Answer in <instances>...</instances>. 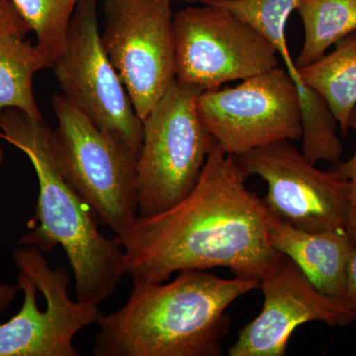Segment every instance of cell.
<instances>
[{
  "mask_svg": "<svg viewBox=\"0 0 356 356\" xmlns=\"http://www.w3.org/2000/svg\"><path fill=\"white\" fill-rule=\"evenodd\" d=\"M235 156L215 144L193 191L170 209L138 217L115 240L133 286L159 284L181 270L228 268L261 281L283 259L271 245L270 211L248 191Z\"/></svg>",
  "mask_w": 356,
  "mask_h": 356,
  "instance_id": "1",
  "label": "cell"
},
{
  "mask_svg": "<svg viewBox=\"0 0 356 356\" xmlns=\"http://www.w3.org/2000/svg\"><path fill=\"white\" fill-rule=\"evenodd\" d=\"M259 281L181 270L172 282L133 286L119 310L102 315L96 356H220L229 334L226 311Z\"/></svg>",
  "mask_w": 356,
  "mask_h": 356,
  "instance_id": "2",
  "label": "cell"
},
{
  "mask_svg": "<svg viewBox=\"0 0 356 356\" xmlns=\"http://www.w3.org/2000/svg\"><path fill=\"white\" fill-rule=\"evenodd\" d=\"M0 138L30 159L39 182L36 212L20 245L51 252L64 248L76 280L77 301L96 305L109 299L127 274L123 248L103 236L88 203L65 177L54 147L53 130L22 110L0 111Z\"/></svg>",
  "mask_w": 356,
  "mask_h": 356,
  "instance_id": "3",
  "label": "cell"
},
{
  "mask_svg": "<svg viewBox=\"0 0 356 356\" xmlns=\"http://www.w3.org/2000/svg\"><path fill=\"white\" fill-rule=\"evenodd\" d=\"M51 107L58 127L54 147L65 177L88 204L100 224L116 235L138 218L139 156L118 136L98 128L64 95Z\"/></svg>",
  "mask_w": 356,
  "mask_h": 356,
  "instance_id": "4",
  "label": "cell"
},
{
  "mask_svg": "<svg viewBox=\"0 0 356 356\" xmlns=\"http://www.w3.org/2000/svg\"><path fill=\"white\" fill-rule=\"evenodd\" d=\"M201 92L175 79L143 121L137 165L138 217L170 209L197 184L216 144L198 116Z\"/></svg>",
  "mask_w": 356,
  "mask_h": 356,
  "instance_id": "5",
  "label": "cell"
},
{
  "mask_svg": "<svg viewBox=\"0 0 356 356\" xmlns=\"http://www.w3.org/2000/svg\"><path fill=\"white\" fill-rule=\"evenodd\" d=\"M175 79L200 91L280 67L273 44L221 7L187 6L173 15Z\"/></svg>",
  "mask_w": 356,
  "mask_h": 356,
  "instance_id": "6",
  "label": "cell"
},
{
  "mask_svg": "<svg viewBox=\"0 0 356 356\" xmlns=\"http://www.w3.org/2000/svg\"><path fill=\"white\" fill-rule=\"evenodd\" d=\"M13 259L24 302L14 317L0 324V356L81 355L74 337L99 321V309L70 300L69 273L51 269L38 248H17Z\"/></svg>",
  "mask_w": 356,
  "mask_h": 356,
  "instance_id": "7",
  "label": "cell"
},
{
  "mask_svg": "<svg viewBox=\"0 0 356 356\" xmlns=\"http://www.w3.org/2000/svg\"><path fill=\"white\" fill-rule=\"evenodd\" d=\"M103 48L144 121L175 81L172 0H105Z\"/></svg>",
  "mask_w": 356,
  "mask_h": 356,
  "instance_id": "8",
  "label": "cell"
},
{
  "mask_svg": "<svg viewBox=\"0 0 356 356\" xmlns=\"http://www.w3.org/2000/svg\"><path fill=\"white\" fill-rule=\"evenodd\" d=\"M197 112L222 151L235 156L280 140H301L298 91L280 67L235 88L203 91Z\"/></svg>",
  "mask_w": 356,
  "mask_h": 356,
  "instance_id": "9",
  "label": "cell"
},
{
  "mask_svg": "<svg viewBox=\"0 0 356 356\" xmlns=\"http://www.w3.org/2000/svg\"><path fill=\"white\" fill-rule=\"evenodd\" d=\"M98 0H81L72 14L64 51L53 63L63 95L98 128L118 136L140 156L143 121L103 48Z\"/></svg>",
  "mask_w": 356,
  "mask_h": 356,
  "instance_id": "10",
  "label": "cell"
},
{
  "mask_svg": "<svg viewBox=\"0 0 356 356\" xmlns=\"http://www.w3.org/2000/svg\"><path fill=\"white\" fill-rule=\"evenodd\" d=\"M236 159L248 177L257 175L266 182L262 201L282 221L311 233L346 232L350 184L334 168L318 170L287 140Z\"/></svg>",
  "mask_w": 356,
  "mask_h": 356,
  "instance_id": "11",
  "label": "cell"
},
{
  "mask_svg": "<svg viewBox=\"0 0 356 356\" xmlns=\"http://www.w3.org/2000/svg\"><path fill=\"white\" fill-rule=\"evenodd\" d=\"M264 302L261 314L238 332L229 356H284L300 325L321 322L344 327L356 320L355 309L327 296L287 257L259 281Z\"/></svg>",
  "mask_w": 356,
  "mask_h": 356,
  "instance_id": "12",
  "label": "cell"
},
{
  "mask_svg": "<svg viewBox=\"0 0 356 356\" xmlns=\"http://www.w3.org/2000/svg\"><path fill=\"white\" fill-rule=\"evenodd\" d=\"M268 236L271 245L289 257L318 290L343 301L348 264L356 247L346 231L311 233L270 212Z\"/></svg>",
  "mask_w": 356,
  "mask_h": 356,
  "instance_id": "13",
  "label": "cell"
},
{
  "mask_svg": "<svg viewBox=\"0 0 356 356\" xmlns=\"http://www.w3.org/2000/svg\"><path fill=\"white\" fill-rule=\"evenodd\" d=\"M31 27L11 0H0V111L22 110L41 118L33 81L53 62L28 36Z\"/></svg>",
  "mask_w": 356,
  "mask_h": 356,
  "instance_id": "14",
  "label": "cell"
},
{
  "mask_svg": "<svg viewBox=\"0 0 356 356\" xmlns=\"http://www.w3.org/2000/svg\"><path fill=\"white\" fill-rule=\"evenodd\" d=\"M298 72L302 83L325 98L346 137L356 105V33L337 41L334 51Z\"/></svg>",
  "mask_w": 356,
  "mask_h": 356,
  "instance_id": "15",
  "label": "cell"
},
{
  "mask_svg": "<svg viewBox=\"0 0 356 356\" xmlns=\"http://www.w3.org/2000/svg\"><path fill=\"white\" fill-rule=\"evenodd\" d=\"M304 43L297 69L316 62L339 40L356 31V0H300Z\"/></svg>",
  "mask_w": 356,
  "mask_h": 356,
  "instance_id": "16",
  "label": "cell"
},
{
  "mask_svg": "<svg viewBox=\"0 0 356 356\" xmlns=\"http://www.w3.org/2000/svg\"><path fill=\"white\" fill-rule=\"evenodd\" d=\"M300 0H202L226 9L261 34L282 58L285 70L295 84H301L298 69L290 54L286 37L287 22L296 11Z\"/></svg>",
  "mask_w": 356,
  "mask_h": 356,
  "instance_id": "17",
  "label": "cell"
},
{
  "mask_svg": "<svg viewBox=\"0 0 356 356\" xmlns=\"http://www.w3.org/2000/svg\"><path fill=\"white\" fill-rule=\"evenodd\" d=\"M302 124V154L311 163H339L343 152L337 122L320 93L305 83L296 84Z\"/></svg>",
  "mask_w": 356,
  "mask_h": 356,
  "instance_id": "18",
  "label": "cell"
},
{
  "mask_svg": "<svg viewBox=\"0 0 356 356\" xmlns=\"http://www.w3.org/2000/svg\"><path fill=\"white\" fill-rule=\"evenodd\" d=\"M36 37V44L51 62L64 51L72 14L81 0H11Z\"/></svg>",
  "mask_w": 356,
  "mask_h": 356,
  "instance_id": "19",
  "label": "cell"
},
{
  "mask_svg": "<svg viewBox=\"0 0 356 356\" xmlns=\"http://www.w3.org/2000/svg\"><path fill=\"white\" fill-rule=\"evenodd\" d=\"M350 129L355 131L356 135V105L351 113L350 119ZM332 168L341 172L350 184V218H348L346 233L350 236L353 242L356 245V147L355 153L348 161L334 163Z\"/></svg>",
  "mask_w": 356,
  "mask_h": 356,
  "instance_id": "20",
  "label": "cell"
},
{
  "mask_svg": "<svg viewBox=\"0 0 356 356\" xmlns=\"http://www.w3.org/2000/svg\"><path fill=\"white\" fill-rule=\"evenodd\" d=\"M343 302L351 308L356 303V247L348 264V283H346V292Z\"/></svg>",
  "mask_w": 356,
  "mask_h": 356,
  "instance_id": "21",
  "label": "cell"
},
{
  "mask_svg": "<svg viewBox=\"0 0 356 356\" xmlns=\"http://www.w3.org/2000/svg\"><path fill=\"white\" fill-rule=\"evenodd\" d=\"M19 287L0 283V313H2L17 295Z\"/></svg>",
  "mask_w": 356,
  "mask_h": 356,
  "instance_id": "22",
  "label": "cell"
},
{
  "mask_svg": "<svg viewBox=\"0 0 356 356\" xmlns=\"http://www.w3.org/2000/svg\"><path fill=\"white\" fill-rule=\"evenodd\" d=\"M172 1H175V0H172ZM178 1H184V2H191V3H194V2H199L200 3L202 0H178Z\"/></svg>",
  "mask_w": 356,
  "mask_h": 356,
  "instance_id": "23",
  "label": "cell"
},
{
  "mask_svg": "<svg viewBox=\"0 0 356 356\" xmlns=\"http://www.w3.org/2000/svg\"><path fill=\"white\" fill-rule=\"evenodd\" d=\"M353 309H355V311L356 312V303L355 304V306L353 307Z\"/></svg>",
  "mask_w": 356,
  "mask_h": 356,
  "instance_id": "24",
  "label": "cell"
}]
</instances>
